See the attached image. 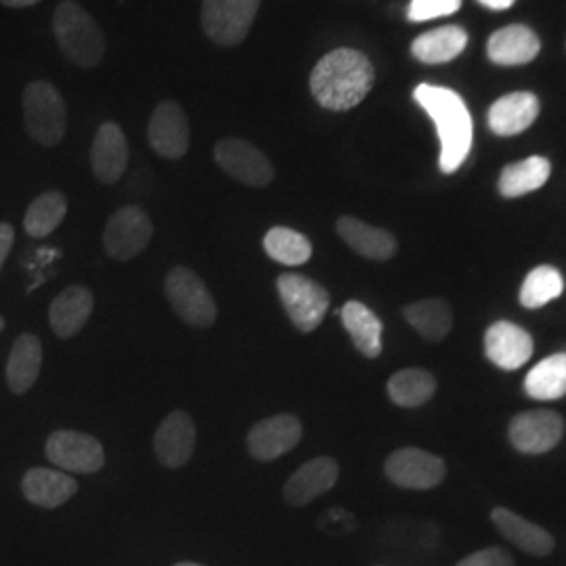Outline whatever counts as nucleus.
Here are the masks:
<instances>
[{"label": "nucleus", "mask_w": 566, "mask_h": 566, "mask_svg": "<svg viewBox=\"0 0 566 566\" xmlns=\"http://www.w3.org/2000/svg\"><path fill=\"white\" fill-rule=\"evenodd\" d=\"M376 81L374 65L357 49H336L311 74V93L332 112H346L364 102Z\"/></svg>", "instance_id": "obj_1"}, {"label": "nucleus", "mask_w": 566, "mask_h": 566, "mask_svg": "<svg viewBox=\"0 0 566 566\" xmlns=\"http://www.w3.org/2000/svg\"><path fill=\"white\" fill-rule=\"evenodd\" d=\"M413 97L437 124L441 139V170L446 175L455 172L472 147V118L464 99L455 91L434 84H420L413 91Z\"/></svg>", "instance_id": "obj_2"}, {"label": "nucleus", "mask_w": 566, "mask_h": 566, "mask_svg": "<svg viewBox=\"0 0 566 566\" xmlns=\"http://www.w3.org/2000/svg\"><path fill=\"white\" fill-rule=\"evenodd\" d=\"M53 32L63 55L81 67H95L105 57L102 28L74 0H63L55 9Z\"/></svg>", "instance_id": "obj_3"}, {"label": "nucleus", "mask_w": 566, "mask_h": 566, "mask_svg": "<svg viewBox=\"0 0 566 566\" xmlns=\"http://www.w3.org/2000/svg\"><path fill=\"white\" fill-rule=\"evenodd\" d=\"M23 124L28 135L44 147H55L63 142L67 109L60 91L51 82L34 81L25 86Z\"/></svg>", "instance_id": "obj_4"}, {"label": "nucleus", "mask_w": 566, "mask_h": 566, "mask_svg": "<svg viewBox=\"0 0 566 566\" xmlns=\"http://www.w3.org/2000/svg\"><path fill=\"white\" fill-rule=\"evenodd\" d=\"M164 292L175 313L193 327H210L217 322V303L208 285L185 266H175L164 282Z\"/></svg>", "instance_id": "obj_5"}, {"label": "nucleus", "mask_w": 566, "mask_h": 566, "mask_svg": "<svg viewBox=\"0 0 566 566\" xmlns=\"http://www.w3.org/2000/svg\"><path fill=\"white\" fill-rule=\"evenodd\" d=\"M277 292L290 322L308 334L317 329L329 308V294L322 283L298 273H283L277 277Z\"/></svg>", "instance_id": "obj_6"}, {"label": "nucleus", "mask_w": 566, "mask_h": 566, "mask_svg": "<svg viewBox=\"0 0 566 566\" xmlns=\"http://www.w3.org/2000/svg\"><path fill=\"white\" fill-rule=\"evenodd\" d=\"M261 0H203L202 28L219 46H238L248 39Z\"/></svg>", "instance_id": "obj_7"}, {"label": "nucleus", "mask_w": 566, "mask_h": 566, "mask_svg": "<svg viewBox=\"0 0 566 566\" xmlns=\"http://www.w3.org/2000/svg\"><path fill=\"white\" fill-rule=\"evenodd\" d=\"M154 224L137 206H124L116 210L103 231L105 252L116 261H130L142 254L151 242Z\"/></svg>", "instance_id": "obj_8"}, {"label": "nucleus", "mask_w": 566, "mask_h": 566, "mask_svg": "<svg viewBox=\"0 0 566 566\" xmlns=\"http://www.w3.org/2000/svg\"><path fill=\"white\" fill-rule=\"evenodd\" d=\"M46 458L63 472L95 474L105 464L102 443L84 432L57 430L46 441Z\"/></svg>", "instance_id": "obj_9"}, {"label": "nucleus", "mask_w": 566, "mask_h": 566, "mask_svg": "<svg viewBox=\"0 0 566 566\" xmlns=\"http://www.w3.org/2000/svg\"><path fill=\"white\" fill-rule=\"evenodd\" d=\"M386 476L390 483L401 489L426 491L434 489L446 479V462L424 449L418 447H405L386 460Z\"/></svg>", "instance_id": "obj_10"}, {"label": "nucleus", "mask_w": 566, "mask_h": 566, "mask_svg": "<svg viewBox=\"0 0 566 566\" xmlns=\"http://www.w3.org/2000/svg\"><path fill=\"white\" fill-rule=\"evenodd\" d=\"M214 160L231 179L248 187H266L275 179L273 164L263 151L243 139H223L214 147Z\"/></svg>", "instance_id": "obj_11"}, {"label": "nucleus", "mask_w": 566, "mask_h": 566, "mask_svg": "<svg viewBox=\"0 0 566 566\" xmlns=\"http://www.w3.org/2000/svg\"><path fill=\"white\" fill-rule=\"evenodd\" d=\"M565 434V420L556 411L535 409L518 413L510 422V443L526 455L547 453L560 443Z\"/></svg>", "instance_id": "obj_12"}, {"label": "nucleus", "mask_w": 566, "mask_h": 566, "mask_svg": "<svg viewBox=\"0 0 566 566\" xmlns=\"http://www.w3.org/2000/svg\"><path fill=\"white\" fill-rule=\"evenodd\" d=\"M303 439V424L296 416L280 413L261 420L248 432V451L259 462H273L292 451Z\"/></svg>", "instance_id": "obj_13"}, {"label": "nucleus", "mask_w": 566, "mask_h": 566, "mask_svg": "<svg viewBox=\"0 0 566 566\" xmlns=\"http://www.w3.org/2000/svg\"><path fill=\"white\" fill-rule=\"evenodd\" d=\"M147 137L158 156L166 160L182 158L189 149V122L181 105L175 102L158 103L149 118Z\"/></svg>", "instance_id": "obj_14"}, {"label": "nucleus", "mask_w": 566, "mask_h": 566, "mask_svg": "<svg viewBox=\"0 0 566 566\" xmlns=\"http://www.w3.org/2000/svg\"><path fill=\"white\" fill-rule=\"evenodd\" d=\"M340 468L332 458H315L301 465L283 486V500L287 506L303 507L322 497L338 483Z\"/></svg>", "instance_id": "obj_15"}, {"label": "nucleus", "mask_w": 566, "mask_h": 566, "mask_svg": "<svg viewBox=\"0 0 566 566\" xmlns=\"http://www.w3.org/2000/svg\"><path fill=\"white\" fill-rule=\"evenodd\" d=\"M535 344L531 334L521 325L495 322L485 334V353L489 361L500 369L514 371L533 357Z\"/></svg>", "instance_id": "obj_16"}, {"label": "nucleus", "mask_w": 566, "mask_h": 566, "mask_svg": "<svg viewBox=\"0 0 566 566\" xmlns=\"http://www.w3.org/2000/svg\"><path fill=\"white\" fill-rule=\"evenodd\" d=\"M154 449L166 468H181L187 464L196 449V424L193 418L185 411H172L164 418L156 430Z\"/></svg>", "instance_id": "obj_17"}, {"label": "nucleus", "mask_w": 566, "mask_h": 566, "mask_svg": "<svg viewBox=\"0 0 566 566\" xmlns=\"http://www.w3.org/2000/svg\"><path fill=\"white\" fill-rule=\"evenodd\" d=\"M91 166L99 181L114 185L128 166V145L116 122H103L91 147Z\"/></svg>", "instance_id": "obj_18"}, {"label": "nucleus", "mask_w": 566, "mask_h": 566, "mask_svg": "<svg viewBox=\"0 0 566 566\" xmlns=\"http://www.w3.org/2000/svg\"><path fill=\"white\" fill-rule=\"evenodd\" d=\"M21 491L30 504L53 510L63 506L76 495L78 483L67 472L51 468H32L25 472L21 481Z\"/></svg>", "instance_id": "obj_19"}, {"label": "nucleus", "mask_w": 566, "mask_h": 566, "mask_svg": "<svg viewBox=\"0 0 566 566\" xmlns=\"http://www.w3.org/2000/svg\"><path fill=\"white\" fill-rule=\"evenodd\" d=\"M93 308H95L93 292L84 285H70L51 304L49 322L53 332L63 340H67V338H74L91 319Z\"/></svg>", "instance_id": "obj_20"}, {"label": "nucleus", "mask_w": 566, "mask_h": 566, "mask_svg": "<svg viewBox=\"0 0 566 566\" xmlns=\"http://www.w3.org/2000/svg\"><path fill=\"white\" fill-rule=\"evenodd\" d=\"M336 231L348 248H353L359 256L385 263L397 254V240L392 233L380 227H371L355 217H340Z\"/></svg>", "instance_id": "obj_21"}, {"label": "nucleus", "mask_w": 566, "mask_h": 566, "mask_svg": "<svg viewBox=\"0 0 566 566\" xmlns=\"http://www.w3.org/2000/svg\"><path fill=\"white\" fill-rule=\"evenodd\" d=\"M491 521L510 544L521 547L531 556L544 558V556H549L556 547L554 537L547 533L546 528L526 521L521 514H516L507 507H495L491 512Z\"/></svg>", "instance_id": "obj_22"}, {"label": "nucleus", "mask_w": 566, "mask_h": 566, "mask_svg": "<svg viewBox=\"0 0 566 566\" xmlns=\"http://www.w3.org/2000/svg\"><path fill=\"white\" fill-rule=\"evenodd\" d=\"M539 102L533 93H512L491 105L489 128L500 137H514L525 133L537 120Z\"/></svg>", "instance_id": "obj_23"}, {"label": "nucleus", "mask_w": 566, "mask_h": 566, "mask_svg": "<svg viewBox=\"0 0 566 566\" xmlns=\"http://www.w3.org/2000/svg\"><path fill=\"white\" fill-rule=\"evenodd\" d=\"M486 53L497 65H525L539 55V39L526 25H507L493 32Z\"/></svg>", "instance_id": "obj_24"}, {"label": "nucleus", "mask_w": 566, "mask_h": 566, "mask_svg": "<svg viewBox=\"0 0 566 566\" xmlns=\"http://www.w3.org/2000/svg\"><path fill=\"white\" fill-rule=\"evenodd\" d=\"M344 329L353 338L355 348L367 359H376L382 353V322L378 315L359 301H348L340 311Z\"/></svg>", "instance_id": "obj_25"}, {"label": "nucleus", "mask_w": 566, "mask_h": 566, "mask_svg": "<svg viewBox=\"0 0 566 566\" xmlns=\"http://www.w3.org/2000/svg\"><path fill=\"white\" fill-rule=\"evenodd\" d=\"M42 344L34 334H21L13 344L9 361H7V385L15 392L23 395L36 385L41 376Z\"/></svg>", "instance_id": "obj_26"}, {"label": "nucleus", "mask_w": 566, "mask_h": 566, "mask_svg": "<svg viewBox=\"0 0 566 566\" xmlns=\"http://www.w3.org/2000/svg\"><path fill=\"white\" fill-rule=\"evenodd\" d=\"M468 44V34L460 25H447L424 32L411 44L413 57L428 65H439L462 55Z\"/></svg>", "instance_id": "obj_27"}, {"label": "nucleus", "mask_w": 566, "mask_h": 566, "mask_svg": "<svg viewBox=\"0 0 566 566\" xmlns=\"http://www.w3.org/2000/svg\"><path fill=\"white\" fill-rule=\"evenodd\" d=\"M403 315L407 324L430 343H441L453 327V311L441 298L407 304Z\"/></svg>", "instance_id": "obj_28"}, {"label": "nucleus", "mask_w": 566, "mask_h": 566, "mask_svg": "<svg viewBox=\"0 0 566 566\" xmlns=\"http://www.w3.org/2000/svg\"><path fill=\"white\" fill-rule=\"evenodd\" d=\"M552 175V164L542 156L526 158L523 163L510 164L500 177V193L504 198H521L546 185Z\"/></svg>", "instance_id": "obj_29"}, {"label": "nucleus", "mask_w": 566, "mask_h": 566, "mask_svg": "<svg viewBox=\"0 0 566 566\" xmlns=\"http://www.w3.org/2000/svg\"><path fill=\"white\" fill-rule=\"evenodd\" d=\"M528 397L537 401H556L566 395V353H556L535 365L525 378Z\"/></svg>", "instance_id": "obj_30"}, {"label": "nucleus", "mask_w": 566, "mask_h": 566, "mask_svg": "<svg viewBox=\"0 0 566 566\" xmlns=\"http://www.w3.org/2000/svg\"><path fill=\"white\" fill-rule=\"evenodd\" d=\"M437 392V380L420 367H407L388 380V397L399 407H420Z\"/></svg>", "instance_id": "obj_31"}, {"label": "nucleus", "mask_w": 566, "mask_h": 566, "mask_svg": "<svg viewBox=\"0 0 566 566\" xmlns=\"http://www.w3.org/2000/svg\"><path fill=\"white\" fill-rule=\"evenodd\" d=\"M67 214V200L60 191H44L34 202L30 203L25 217H23V229L30 238H46L51 235L65 219Z\"/></svg>", "instance_id": "obj_32"}, {"label": "nucleus", "mask_w": 566, "mask_h": 566, "mask_svg": "<svg viewBox=\"0 0 566 566\" xmlns=\"http://www.w3.org/2000/svg\"><path fill=\"white\" fill-rule=\"evenodd\" d=\"M264 252L269 259L285 266H301L313 256V245L303 233L287 229V227H273L264 235Z\"/></svg>", "instance_id": "obj_33"}, {"label": "nucleus", "mask_w": 566, "mask_h": 566, "mask_svg": "<svg viewBox=\"0 0 566 566\" xmlns=\"http://www.w3.org/2000/svg\"><path fill=\"white\" fill-rule=\"evenodd\" d=\"M565 290V280L558 269L544 264L533 269L526 275L521 287V304L526 308H542L544 304L556 301Z\"/></svg>", "instance_id": "obj_34"}, {"label": "nucleus", "mask_w": 566, "mask_h": 566, "mask_svg": "<svg viewBox=\"0 0 566 566\" xmlns=\"http://www.w3.org/2000/svg\"><path fill=\"white\" fill-rule=\"evenodd\" d=\"M462 7V0H411L407 9L409 21H428L451 15Z\"/></svg>", "instance_id": "obj_35"}, {"label": "nucleus", "mask_w": 566, "mask_h": 566, "mask_svg": "<svg viewBox=\"0 0 566 566\" xmlns=\"http://www.w3.org/2000/svg\"><path fill=\"white\" fill-rule=\"evenodd\" d=\"M317 526L334 537H343L357 528V518L344 507H329L317 521Z\"/></svg>", "instance_id": "obj_36"}, {"label": "nucleus", "mask_w": 566, "mask_h": 566, "mask_svg": "<svg viewBox=\"0 0 566 566\" xmlns=\"http://www.w3.org/2000/svg\"><path fill=\"white\" fill-rule=\"evenodd\" d=\"M455 566H514V558L502 547H485L465 556Z\"/></svg>", "instance_id": "obj_37"}, {"label": "nucleus", "mask_w": 566, "mask_h": 566, "mask_svg": "<svg viewBox=\"0 0 566 566\" xmlns=\"http://www.w3.org/2000/svg\"><path fill=\"white\" fill-rule=\"evenodd\" d=\"M13 242H15L13 227L9 223H0V269H2V264L7 261V256H9L11 248H13Z\"/></svg>", "instance_id": "obj_38"}, {"label": "nucleus", "mask_w": 566, "mask_h": 566, "mask_svg": "<svg viewBox=\"0 0 566 566\" xmlns=\"http://www.w3.org/2000/svg\"><path fill=\"white\" fill-rule=\"evenodd\" d=\"M481 4H485L486 9H493V11H504L510 9L516 0H479Z\"/></svg>", "instance_id": "obj_39"}, {"label": "nucleus", "mask_w": 566, "mask_h": 566, "mask_svg": "<svg viewBox=\"0 0 566 566\" xmlns=\"http://www.w3.org/2000/svg\"><path fill=\"white\" fill-rule=\"evenodd\" d=\"M41 0H0V4L9 7V9H25V7H34Z\"/></svg>", "instance_id": "obj_40"}, {"label": "nucleus", "mask_w": 566, "mask_h": 566, "mask_svg": "<svg viewBox=\"0 0 566 566\" xmlns=\"http://www.w3.org/2000/svg\"><path fill=\"white\" fill-rule=\"evenodd\" d=\"M175 566H202L198 565V563H177Z\"/></svg>", "instance_id": "obj_41"}, {"label": "nucleus", "mask_w": 566, "mask_h": 566, "mask_svg": "<svg viewBox=\"0 0 566 566\" xmlns=\"http://www.w3.org/2000/svg\"><path fill=\"white\" fill-rule=\"evenodd\" d=\"M2 329H4V319L0 317V332H2Z\"/></svg>", "instance_id": "obj_42"}]
</instances>
